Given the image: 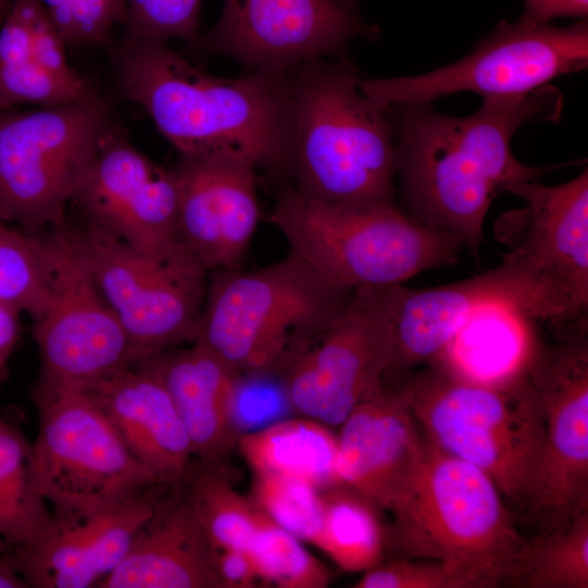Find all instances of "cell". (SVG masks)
Wrapping results in <instances>:
<instances>
[{
	"instance_id": "cell-1",
	"label": "cell",
	"mask_w": 588,
	"mask_h": 588,
	"mask_svg": "<svg viewBox=\"0 0 588 588\" xmlns=\"http://www.w3.org/2000/svg\"><path fill=\"white\" fill-rule=\"evenodd\" d=\"M482 98L480 109L466 117L442 114L431 102L392 105L403 210L455 235L475 258L486 215L499 194L569 164L531 167L511 150L514 134L525 124L559 122L564 101L555 86Z\"/></svg>"
},
{
	"instance_id": "cell-2",
	"label": "cell",
	"mask_w": 588,
	"mask_h": 588,
	"mask_svg": "<svg viewBox=\"0 0 588 588\" xmlns=\"http://www.w3.org/2000/svg\"><path fill=\"white\" fill-rule=\"evenodd\" d=\"M115 57L121 96L140 106L181 156H230L266 177H290V71L222 77L161 40L126 38Z\"/></svg>"
},
{
	"instance_id": "cell-3",
	"label": "cell",
	"mask_w": 588,
	"mask_h": 588,
	"mask_svg": "<svg viewBox=\"0 0 588 588\" xmlns=\"http://www.w3.org/2000/svg\"><path fill=\"white\" fill-rule=\"evenodd\" d=\"M344 54L290 71L289 184L324 201L395 204L392 106L365 95Z\"/></svg>"
},
{
	"instance_id": "cell-4",
	"label": "cell",
	"mask_w": 588,
	"mask_h": 588,
	"mask_svg": "<svg viewBox=\"0 0 588 588\" xmlns=\"http://www.w3.org/2000/svg\"><path fill=\"white\" fill-rule=\"evenodd\" d=\"M388 511L394 518L393 539L404 555L451 564L479 588L519 586L528 541L493 480L478 467L422 437Z\"/></svg>"
},
{
	"instance_id": "cell-5",
	"label": "cell",
	"mask_w": 588,
	"mask_h": 588,
	"mask_svg": "<svg viewBox=\"0 0 588 588\" xmlns=\"http://www.w3.org/2000/svg\"><path fill=\"white\" fill-rule=\"evenodd\" d=\"M197 343L240 373H283L339 319L355 290L292 254L271 265L211 272Z\"/></svg>"
},
{
	"instance_id": "cell-6",
	"label": "cell",
	"mask_w": 588,
	"mask_h": 588,
	"mask_svg": "<svg viewBox=\"0 0 588 588\" xmlns=\"http://www.w3.org/2000/svg\"><path fill=\"white\" fill-rule=\"evenodd\" d=\"M290 254L347 290L402 283L454 266L455 235L420 223L396 204H345L309 197L286 184L270 213Z\"/></svg>"
},
{
	"instance_id": "cell-7",
	"label": "cell",
	"mask_w": 588,
	"mask_h": 588,
	"mask_svg": "<svg viewBox=\"0 0 588 588\" xmlns=\"http://www.w3.org/2000/svg\"><path fill=\"white\" fill-rule=\"evenodd\" d=\"M404 375L422 437L486 473L524 509L543 446V418L527 372L510 383L480 384L434 364Z\"/></svg>"
},
{
	"instance_id": "cell-8",
	"label": "cell",
	"mask_w": 588,
	"mask_h": 588,
	"mask_svg": "<svg viewBox=\"0 0 588 588\" xmlns=\"http://www.w3.org/2000/svg\"><path fill=\"white\" fill-rule=\"evenodd\" d=\"M32 395L39 483L56 523L78 520L167 485L134 457L85 389L35 384Z\"/></svg>"
},
{
	"instance_id": "cell-9",
	"label": "cell",
	"mask_w": 588,
	"mask_h": 588,
	"mask_svg": "<svg viewBox=\"0 0 588 588\" xmlns=\"http://www.w3.org/2000/svg\"><path fill=\"white\" fill-rule=\"evenodd\" d=\"M112 122L97 96L0 113V221L16 223L29 234L64 224Z\"/></svg>"
},
{
	"instance_id": "cell-10",
	"label": "cell",
	"mask_w": 588,
	"mask_h": 588,
	"mask_svg": "<svg viewBox=\"0 0 588 588\" xmlns=\"http://www.w3.org/2000/svg\"><path fill=\"white\" fill-rule=\"evenodd\" d=\"M588 65V23L558 27L519 17L501 21L458 61L411 76L362 79L360 90L388 105L431 102L460 91L482 97L529 93Z\"/></svg>"
},
{
	"instance_id": "cell-11",
	"label": "cell",
	"mask_w": 588,
	"mask_h": 588,
	"mask_svg": "<svg viewBox=\"0 0 588 588\" xmlns=\"http://www.w3.org/2000/svg\"><path fill=\"white\" fill-rule=\"evenodd\" d=\"M64 230L139 359L194 342L208 272L189 254L157 259L84 224Z\"/></svg>"
},
{
	"instance_id": "cell-12",
	"label": "cell",
	"mask_w": 588,
	"mask_h": 588,
	"mask_svg": "<svg viewBox=\"0 0 588 588\" xmlns=\"http://www.w3.org/2000/svg\"><path fill=\"white\" fill-rule=\"evenodd\" d=\"M63 225L41 235L51 283L47 306L33 320L40 359L36 384L85 389L132 367L139 355Z\"/></svg>"
},
{
	"instance_id": "cell-13",
	"label": "cell",
	"mask_w": 588,
	"mask_h": 588,
	"mask_svg": "<svg viewBox=\"0 0 588 588\" xmlns=\"http://www.w3.org/2000/svg\"><path fill=\"white\" fill-rule=\"evenodd\" d=\"M587 331L539 345L527 369L541 404L543 446L524 509L541 532L588 510ZM540 532V534H541Z\"/></svg>"
},
{
	"instance_id": "cell-14",
	"label": "cell",
	"mask_w": 588,
	"mask_h": 588,
	"mask_svg": "<svg viewBox=\"0 0 588 588\" xmlns=\"http://www.w3.org/2000/svg\"><path fill=\"white\" fill-rule=\"evenodd\" d=\"M394 285L357 287L339 319L282 373L301 416L339 427L385 377Z\"/></svg>"
},
{
	"instance_id": "cell-15",
	"label": "cell",
	"mask_w": 588,
	"mask_h": 588,
	"mask_svg": "<svg viewBox=\"0 0 588 588\" xmlns=\"http://www.w3.org/2000/svg\"><path fill=\"white\" fill-rule=\"evenodd\" d=\"M84 225L157 259L188 254L176 233L179 186L173 169L154 163L112 122L71 205Z\"/></svg>"
},
{
	"instance_id": "cell-16",
	"label": "cell",
	"mask_w": 588,
	"mask_h": 588,
	"mask_svg": "<svg viewBox=\"0 0 588 588\" xmlns=\"http://www.w3.org/2000/svg\"><path fill=\"white\" fill-rule=\"evenodd\" d=\"M507 192L525 206L500 215L495 238L551 294L571 328H587L588 170L560 185L527 181Z\"/></svg>"
},
{
	"instance_id": "cell-17",
	"label": "cell",
	"mask_w": 588,
	"mask_h": 588,
	"mask_svg": "<svg viewBox=\"0 0 588 588\" xmlns=\"http://www.w3.org/2000/svg\"><path fill=\"white\" fill-rule=\"evenodd\" d=\"M379 34L335 0H223L218 22L196 47L252 70L289 72Z\"/></svg>"
},
{
	"instance_id": "cell-18",
	"label": "cell",
	"mask_w": 588,
	"mask_h": 588,
	"mask_svg": "<svg viewBox=\"0 0 588 588\" xmlns=\"http://www.w3.org/2000/svg\"><path fill=\"white\" fill-rule=\"evenodd\" d=\"M502 302L518 306L537 320L565 324L550 293L514 258L482 274L455 283L408 289L394 285L392 346L387 377L402 376L429 364L480 305Z\"/></svg>"
},
{
	"instance_id": "cell-19",
	"label": "cell",
	"mask_w": 588,
	"mask_h": 588,
	"mask_svg": "<svg viewBox=\"0 0 588 588\" xmlns=\"http://www.w3.org/2000/svg\"><path fill=\"white\" fill-rule=\"evenodd\" d=\"M172 169L180 245L208 273L241 268L261 217L255 166L230 156L180 155Z\"/></svg>"
},
{
	"instance_id": "cell-20",
	"label": "cell",
	"mask_w": 588,
	"mask_h": 588,
	"mask_svg": "<svg viewBox=\"0 0 588 588\" xmlns=\"http://www.w3.org/2000/svg\"><path fill=\"white\" fill-rule=\"evenodd\" d=\"M421 441L404 375L384 377L339 426V485L389 510Z\"/></svg>"
},
{
	"instance_id": "cell-21",
	"label": "cell",
	"mask_w": 588,
	"mask_h": 588,
	"mask_svg": "<svg viewBox=\"0 0 588 588\" xmlns=\"http://www.w3.org/2000/svg\"><path fill=\"white\" fill-rule=\"evenodd\" d=\"M167 485L71 523H56L38 544L10 552L32 588H90L121 563L152 516Z\"/></svg>"
},
{
	"instance_id": "cell-22",
	"label": "cell",
	"mask_w": 588,
	"mask_h": 588,
	"mask_svg": "<svg viewBox=\"0 0 588 588\" xmlns=\"http://www.w3.org/2000/svg\"><path fill=\"white\" fill-rule=\"evenodd\" d=\"M85 390L134 457L161 482L183 483L196 461L186 429L162 382L136 366Z\"/></svg>"
},
{
	"instance_id": "cell-23",
	"label": "cell",
	"mask_w": 588,
	"mask_h": 588,
	"mask_svg": "<svg viewBox=\"0 0 588 588\" xmlns=\"http://www.w3.org/2000/svg\"><path fill=\"white\" fill-rule=\"evenodd\" d=\"M133 366L162 382L186 429L195 458L220 466L238 440L233 401L240 372L197 343L146 356Z\"/></svg>"
},
{
	"instance_id": "cell-24",
	"label": "cell",
	"mask_w": 588,
	"mask_h": 588,
	"mask_svg": "<svg viewBox=\"0 0 588 588\" xmlns=\"http://www.w3.org/2000/svg\"><path fill=\"white\" fill-rule=\"evenodd\" d=\"M167 486L152 516L99 588H219L212 549L185 490L168 495Z\"/></svg>"
},
{
	"instance_id": "cell-25",
	"label": "cell",
	"mask_w": 588,
	"mask_h": 588,
	"mask_svg": "<svg viewBox=\"0 0 588 588\" xmlns=\"http://www.w3.org/2000/svg\"><path fill=\"white\" fill-rule=\"evenodd\" d=\"M536 320L512 304L480 305L429 364L475 383H510L527 372L535 356L539 345Z\"/></svg>"
},
{
	"instance_id": "cell-26",
	"label": "cell",
	"mask_w": 588,
	"mask_h": 588,
	"mask_svg": "<svg viewBox=\"0 0 588 588\" xmlns=\"http://www.w3.org/2000/svg\"><path fill=\"white\" fill-rule=\"evenodd\" d=\"M236 444L254 473L296 478L321 491L340 486L336 433L318 420L280 419L241 434Z\"/></svg>"
},
{
	"instance_id": "cell-27",
	"label": "cell",
	"mask_w": 588,
	"mask_h": 588,
	"mask_svg": "<svg viewBox=\"0 0 588 588\" xmlns=\"http://www.w3.org/2000/svg\"><path fill=\"white\" fill-rule=\"evenodd\" d=\"M54 526L33 443L19 426L0 417V554L38 544Z\"/></svg>"
},
{
	"instance_id": "cell-28",
	"label": "cell",
	"mask_w": 588,
	"mask_h": 588,
	"mask_svg": "<svg viewBox=\"0 0 588 588\" xmlns=\"http://www.w3.org/2000/svg\"><path fill=\"white\" fill-rule=\"evenodd\" d=\"M56 78L33 51L29 0H13L0 28V111L19 103L54 107L95 97Z\"/></svg>"
},
{
	"instance_id": "cell-29",
	"label": "cell",
	"mask_w": 588,
	"mask_h": 588,
	"mask_svg": "<svg viewBox=\"0 0 588 588\" xmlns=\"http://www.w3.org/2000/svg\"><path fill=\"white\" fill-rule=\"evenodd\" d=\"M322 524L315 546L346 572L381 563L384 532L375 505L343 486L322 491Z\"/></svg>"
},
{
	"instance_id": "cell-30",
	"label": "cell",
	"mask_w": 588,
	"mask_h": 588,
	"mask_svg": "<svg viewBox=\"0 0 588 588\" xmlns=\"http://www.w3.org/2000/svg\"><path fill=\"white\" fill-rule=\"evenodd\" d=\"M219 465L195 461L184 481L191 509L212 550L248 548L258 509L238 493Z\"/></svg>"
},
{
	"instance_id": "cell-31",
	"label": "cell",
	"mask_w": 588,
	"mask_h": 588,
	"mask_svg": "<svg viewBox=\"0 0 588 588\" xmlns=\"http://www.w3.org/2000/svg\"><path fill=\"white\" fill-rule=\"evenodd\" d=\"M51 269L44 238L0 221V302L33 320L47 306Z\"/></svg>"
},
{
	"instance_id": "cell-32",
	"label": "cell",
	"mask_w": 588,
	"mask_h": 588,
	"mask_svg": "<svg viewBox=\"0 0 588 588\" xmlns=\"http://www.w3.org/2000/svg\"><path fill=\"white\" fill-rule=\"evenodd\" d=\"M519 587H588V510L563 527L541 532L528 541Z\"/></svg>"
},
{
	"instance_id": "cell-33",
	"label": "cell",
	"mask_w": 588,
	"mask_h": 588,
	"mask_svg": "<svg viewBox=\"0 0 588 588\" xmlns=\"http://www.w3.org/2000/svg\"><path fill=\"white\" fill-rule=\"evenodd\" d=\"M262 583L281 588H323L330 575L303 541L258 510V520L247 548Z\"/></svg>"
},
{
	"instance_id": "cell-34",
	"label": "cell",
	"mask_w": 588,
	"mask_h": 588,
	"mask_svg": "<svg viewBox=\"0 0 588 588\" xmlns=\"http://www.w3.org/2000/svg\"><path fill=\"white\" fill-rule=\"evenodd\" d=\"M254 474L250 499L254 505L299 540L315 544L322 524V491L296 478Z\"/></svg>"
},
{
	"instance_id": "cell-35",
	"label": "cell",
	"mask_w": 588,
	"mask_h": 588,
	"mask_svg": "<svg viewBox=\"0 0 588 588\" xmlns=\"http://www.w3.org/2000/svg\"><path fill=\"white\" fill-rule=\"evenodd\" d=\"M203 0H125L126 38L196 46Z\"/></svg>"
},
{
	"instance_id": "cell-36",
	"label": "cell",
	"mask_w": 588,
	"mask_h": 588,
	"mask_svg": "<svg viewBox=\"0 0 588 588\" xmlns=\"http://www.w3.org/2000/svg\"><path fill=\"white\" fill-rule=\"evenodd\" d=\"M66 45L106 44L125 0H38Z\"/></svg>"
},
{
	"instance_id": "cell-37",
	"label": "cell",
	"mask_w": 588,
	"mask_h": 588,
	"mask_svg": "<svg viewBox=\"0 0 588 588\" xmlns=\"http://www.w3.org/2000/svg\"><path fill=\"white\" fill-rule=\"evenodd\" d=\"M356 588H479L457 567L438 560L403 559L379 563L364 572Z\"/></svg>"
},
{
	"instance_id": "cell-38",
	"label": "cell",
	"mask_w": 588,
	"mask_h": 588,
	"mask_svg": "<svg viewBox=\"0 0 588 588\" xmlns=\"http://www.w3.org/2000/svg\"><path fill=\"white\" fill-rule=\"evenodd\" d=\"M212 552L219 588H250L261 581L248 550L226 548Z\"/></svg>"
},
{
	"instance_id": "cell-39",
	"label": "cell",
	"mask_w": 588,
	"mask_h": 588,
	"mask_svg": "<svg viewBox=\"0 0 588 588\" xmlns=\"http://www.w3.org/2000/svg\"><path fill=\"white\" fill-rule=\"evenodd\" d=\"M587 14L588 0H524V13L520 17L550 23L556 17L586 19Z\"/></svg>"
},
{
	"instance_id": "cell-40",
	"label": "cell",
	"mask_w": 588,
	"mask_h": 588,
	"mask_svg": "<svg viewBox=\"0 0 588 588\" xmlns=\"http://www.w3.org/2000/svg\"><path fill=\"white\" fill-rule=\"evenodd\" d=\"M19 316L16 309L0 302V365L4 368L19 340Z\"/></svg>"
},
{
	"instance_id": "cell-41",
	"label": "cell",
	"mask_w": 588,
	"mask_h": 588,
	"mask_svg": "<svg viewBox=\"0 0 588 588\" xmlns=\"http://www.w3.org/2000/svg\"><path fill=\"white\" fill-rule=\"evenodd\" d=\"M10 552L0 554V588H27Z\"/></svg>"
},
{
	"instance_id": "cell-42",
	"label": "cell",
	"mask_w": 588,
	"mask_h": 588,
	"mask_svg": "<svg viewBox=\"0 0 588 588\" xmlns=\"http://www.w3.org/2000/svg\"><path fill=\"white\" fill-rule=\"evenodd\" d=\"M335 1L352 12H355V8L358 3V0H335Z\"/></svg>"
},
{
	"instance_id": "cell-43",
	"label": "cell",
	"mask_w": 588,
	"mask_h": 588,
	"mask_svg": "<svg viewBox=\"0 0 588 588\" xmlns=\"http://www.w3.org/2000/svg\"><path fill=\"white\" fill-rule=\"evenodd\" d=\"M5 369H7V368H4V367H2V366L0 365V383H1L2 379H3V377H4Z\"/></svg>"
}]
</instances>
